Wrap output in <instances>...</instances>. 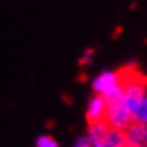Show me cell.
Here are the masks:
<instances>
[{
    "mask_svg": "<svg viewBox=\"0 0 147 147\" xmlns=\"http://www.w3.org/2000/svg\"><path fill=\"white\" fill-rule=\"evenodd\" d=\"M104 99L107 102V112L104 118L107 126L112 129L125 131L133 123V115L123 102V86L120 84L115 91H112Z\"/></svg>",
    "mask_w": 147,
    "mask_h": 147,
    "instance_id": "1",
    "label": "cell"
},
{
    "mask_svg": "<svg viewBox=\"0 0 147 147\" xmlns=\"http://www.w3.org/2000/svg\"><path fill=\"white\" fill-rule=\"evenodd\" d=\"M121 84V73L120 71H113V69H104L100 71L97 76H94L91 86L94 94L107 97L112 91H115Z\"/></svg>",
    "mask_w": 147,
    "mask_h": 147,
    "instance_id": "2",
    "label": "cell"
},
{
    "mask_svg": "<svg viewBox=\"0 0 147 147\" xmlns=\"http://www.w3.org/2000/svg\"><path fill=\"white\" fill-rule=\"evenodd\" d=\"M105 112H107V102L102 95L94 94L87 102L86 107V120L87 125L91 123H97V121H104Z\"/></svg>",
    "mask_w": 147,
    "mask_h": 147,
    "instance_id": "3",
    "label": "cell"
},
{
    "mask_svg": "<svg viewBox=\"0 0 147 147\" xmlns=\"http://www.w3.org/2000/svg\"><path fill=\"white\" fill-rule=\"evenodd\" d=\"M125 142L126 147H142L146 146V129H144V125H139V123H131L125 131Z\"/></svg>",
    "mask_w": 147,
    "mask_h": 147,
    "instance_id": "4",
    "label": "cell"
},
{
    "mask_svg": "<svg viewBox=\"0 0 147 147\" xmlns=\"http://www.w3.org/2000/svg\"><path fill=\"white\" fill-rule=\"evenodd\" d=\"M91 146L92 147H126L125 134H123V131L108 128V129L105 131L95 142H92Z\"/></svg>",
    "mask_w": 147,
    "mask_h": 147,
    "instance_id": "5",
    "label": "cell"
},
{
    "mask_svg": "<svg viewBox=\"0 0 147 147\" xmlns=\"http://www.w3.org/2000/svg\"><path fill=\"white\" fill-rule=\"evenodd\" d=\"M133 121L134 123H139V125H144V126L147 125V91L144 92L139 107L133 113Z\"/></svg>",
    "mask_w": 147,
    "mask_h": 147,
    "instance_id": "6",
    "label": "cell"
},
{
    "mask_svg": "<svg viewBox=\"0 0 147 147\" xmlns=\"http://www.w3.org/2000/svg\"><path fill=\"white\" fill-rule=\"evenodd\" d=\"M36 147H60L57 139L49 136V134H40L39 138L36 139Z\"/></svg>",
    "mask_w": 147,
    "mask_h": 147,
    "instance_id": "7",
    "label": "cell"
},
{
    "mask_svg": "<svg viewBox=\"0 0 147 147\" xmlns=\"http://www.w3.org/2000/svg\"><path fill=\"white\" fill-rule=\"evenodd\" d=\"M92 61H94V49H86L82 52L81 58H79V65L87 66V65H91Z\"/></svg>",
    "mask_w": 147,
    "mask_h": 147,
    "instance_id": "8",
    "label": "cell"
},
{
    "mask_svg": "<svg viewBox=\"0 0 147 147\" xmlns=\"http://www.w3.org/2000/svg\"><path fill=\"white\" fill-rule=\"evenodd\" d=\"M73 147H92V146H91V142L87 141L86 136H79V138L74 141Z\"/></svg>",
    "mask_w": 147,
    "mask_h": 147,
    "instance_id": "9",
    "label": "cell"
},
{
    "mask_svg": "<svg viewBox=\"0 0 147 147\" xmlns=\"http://www.w3.org/2000/svg\"><path fill=\"white\" fill-rule=\"evenodd\" d=\"M144 129H146V146H147V125L144 126Z\"/></svg>",
    "mask_w": 147,
    "mask_h": 147,
    "instance_id": "10",
    "label": "cell"
},
{
    "mask_svg": "<svg viewBox=\"0 0 147 147\" xmlns=\"http://www.w3.org/2000/svg\"><path fill=\"white\" fill-rule=\"evenodd\" d=\"M142 147H147V146H142Z\"/></svg>",
    "mask_w": 147,
    "mask_h": 147,
    "instance_id": "11",
    "label": "cell"
}]
</instances>
